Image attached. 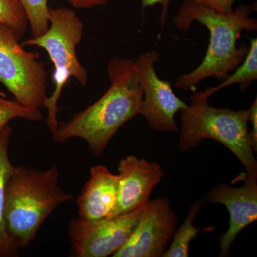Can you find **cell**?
<instances>
[{
    "label": "cell",
    "instance_id": "1",
    "mask_svg": "<svg viewBox=\"0 0 257 257\" xmlns=\"http://www.w3.org/2000/svg\"><path fill=\"white\" fill-rule=\"evenodd\" d=\"M110 86L92 105L59 122L52 135L55 143H66L80 138L88 144L94 157L101 155L121 126L140 114L143 91L135 60L115 57L109 62Z\"/></svg>",
    "mask_w": 257,
    "mask_h": 257
},
{
    "label": "cell",
    "instance_id": "2",
    "mask_svg": "<svg viewBox=\"0 0 257 257\" xmlns=\"http://www.w3.org/2000/svg\"><path fill=\"white\" fill-rule=\"evenodd\" d=\"M254 7L242 5L229 14H220L192 0H185L174 19L177 30L185 32L194 22L207 28L209 45L200 64L188 73L177 77L175 87L183 91L192 90L204 79L216 77L224 80L242 63L248 51L243 44L237 47L241 32L257 30V20L251 17Z\"/></svg>",
    "mask_w": 257,
    "mask_h": 257
},
{
    "label": "cell",
    "instance_id": "3",
    "mask_svg": "<svg viewBox=\"0 0 257 257\" xmlns=\"http://www.w3.org/2000/svg\"><path fill=\"white\" fill-rule=\"evenodd\" d=\"M73 199L60 187L58 167L38 170L14 166L5 184L4 219L18 248H28L50 214Z\"/></svg>",
    "mask_w": 257,
    "mask_h": 257
},
{
    "label": "cell",
    "instance_id": "4",
    "mask_svg": "<svg viewBox=\"0 0 257 257\" xmlns=\"http://www.w3.org/2000/svg\"><path fill=\"white\" fill-rule=\"evenodd\" d=\"M190 104L180 111L179 150L187 152L206 139L221 143L239 159L248 175L257 177V161L249 140L247 110L209 105L207 99L191 96Z\"/></svg>",
    "mask_w": 257,
    "mask_h": 257
},
{
    "label": "cell",
    "instance_id": "5",
    "mask_svg": "<svg viewBox=\"0 0 257 257\" xmlns=\"http://www.w3.org/2000/svg\"><path fill=\"white\" fill-rule=\"evenodd\" d=\"M50 28L43 35L32 37L22 43L23 46H36L44 49L54 65L55 89L47 96L43 107L47 109L46 124L53 135L58 127V102L62 90L69 79L74 77L85 87L88 83V72L79 62L77 47L82 42L84 24L75 12L66 8L49 10Z\"/></svg>",
    "mask_w": 257,
    "mask_h": 257
},
{
    "label": "cell",
    "instance_id": "6",
    "mask_svg": "<svg viewBox=\"0 0 257 257\" xmlns=\"http://www.w3.org/2000/svg\"><path fill=\"white\" fill-rule=\"evenodd\" d=\"M14 32L0 23V82L15 99L29 107L40 108L47 97V75L37 52L20 44Z\"/></svg>",
    "mask_w": 257,
    "mask_h": 257
},
{
    "label": "cell",
    "instance_id": "7",
    "mask_svg": "<svg viewBox=\"0 0 257 257\" xmlns=\"http://www.w3.org/2000/svg\"><path fill=\"white\" fill-rule=\"evenodd\" d=\"M146 207L106 219H72L69 226L70 256H113L133 234Z\"/></svg>",
    "mask_w": 257,
    "mask_h": 257
},
{
    "label": "cell",
    "instance_id": "8",
    "mask_svg": "<svg viewBox=\"0 0 257 257\" xmlns=\"http://www.w3.org/2000/svg\"><path fill=\"white\" fill-rule=\"evenodd\" d=\"M160 60L156 50L145 52L135 59L143 91L140 114L145 116L155 131L171 133L179 130L175 115L188 104L179 99L172 89V83L161 79L155 70Z\"/></svg>",
    "mask_w": 257,
    "mask_h": 257
},
{
    "label": "cell",
    "instance_id": "9",
    "mask_svg": "<svg viewBox=\"0 0 257 257\" xmlns=\"http://www.w3.org/2000/svg\"><path fill=\"white\" fill-rule=\"evenodd\" d=\"M177 224V215L167 197L150 201L133 234L113 257L162 256Z\"/></svg>",
    "mask_w": 257,
    "mask_h": 257
},
{
    "label": "cell",
    "instance_id": "10",
    "mask_svg": "<svg viewBox=\"0 0 257 257\" xmlns=\"http://www.w3.org/2000/svg\"><path fill=\"white\" fill-rule=\"evenodd\" d=\"M257 177L245 173L236 177L244 182L241 187L221 184L213 187L206 196V202L224 204L229 212V229L219 237V256L229 255L230 248L239 233L257 219Z\"/></svg>",
    "mask_w": 257,
    "mask_h": 257
},
{
    "label": "cell",
    "instance_id": "11",
    "mask_svg": "<svg viewBox=\"0 0 257 257\" xmlns=\"http://www.w3.org/2000/svg\"><path fill=\"white\" fill-rule=\"evenodd\" d=\"M117 204L112 217L146 207L154 188L165 175L157 162L130 155L120 160Z\"/></svg>",
    "mask_w": 257,
    "mask_h": 257
},
{
    "label": "cell",
    "instance_id": "12",
    "mask_svg": "<svg viewBox=\"0 0 257 257\" xmlns=\"http://www.w3.org/2000/svg\"><path fill=\"white\" fill-rule=\"evenodd\" d=\"M119 176L107 167L94 166L77 199L79 217L101 219L112 217L117 204Z\"/></svg>",
    "mask_w": 257,
    "mask_h": 257
},
{
    "label": "cell",
    "instance_id": "13",
    "mask_svg": "<svg viewBox=\"0 0 257 257\" xmlns=\"http://www.w3.org/2000/svg\"><path fill=\"white\" fill-rule=\"evenodd\" d=\"M12 135L13 128L10 124L7 125L0 133V257H18L20 250L10 236L4 219L5 184L14 167L9 155Z\"/></svg>",
    "mask_w": 257,
    "mask_h": 257
},
{
    "label": "cell",
    "instance_id": "14",
    "mask_svg": "<svg viewBox=\"0 0 257 257\" xmlns=\"http://www.w3.org/2000/svg\"><path fill=\"white\" fill-rule=\"evenodd\" d=\"M256 79L257 39L255 37L251 39L247 54L242 63L233 71L232 74L230 73L219 85L208 88L202 92H194L192 96L208 100L214 93L235 84H239L241 92H245Z\"/></svg>",
    "mask_w": 257,
    "mask_h": 257
},
{
    "label": "cell",
    "instance_id": "15",
    "mask_svg": "<svg viewBox=\"0 0 257 257\" xmlns=\"http://www.w3.org/2000/svg\"><path fill=\"white\" fill-rule=\"evenodd\" d=\"M202 207V202L196 201L193 203L188 215L183 224L175 231L173 241L169 248L166 250L162 256L164 257H187L189 256V243L201 231H211L214 227H207L204 229H198L193 225L194 217L198 211Z\"/></svg>",
    "mask_w": 257,
    "mask_h": 257
},
{
    "label": "cell",
    "instance_id": "16",
    "mask_svg": "<svg viewBox=\"0 0 257 257\" xmlns=\"http://www.w3.org/2000/svg\"><path fill=\"white\" fill-rule=\"evenodd\" d=\"M6 94L0 91V133L9 124L11 120L23 119L31 121L43 120V115L40 108L29 107L18 101L8 100Z\"/></svg>",
    "mask_w": 257,
    "mask_h": 257
},
{
    "label": "cell",
    "instance_id": "17",
    "mask_svg": "<svg viewBox=\"0 0 257 257\" xmlns=\"http://www.w3.org/2000/svg\"><path fill=\"white\" fill-rule=\"evenodd\" d=\"M23 7L32 37L42 36L50 28L48 0H17Z\"/></svg>",
    "mask_w": 257,
    "mask_h": 257
},
{
    "label": "cell",
    "instance_id": "18",
    "mask_svg": "<svg viewBox=\"0 0 257 257\" xmlns=\"http://www.w3.org/2000/svg\"><path fill=\"white\" fill-rule=\"evenodd\" d=\"M0 23L9 27L20 40L29 25L26 13L17 0H0Z\"/></svg>",
    "mask_w": 257,
    "mask_h": 257
},
{
    "label": "cell",
    "instance_id": "19",
    "mask_svg": "<svg viewBox=\"0 0 257 257\" xmlns=\"http://www.w3.org/2000/svg\"><path fill=\"white\" fill-rule=\"evenodd\" d=\"M200 3L220 14H229L234 11L236 0H192Z\"/></svg>",
    "mask_w": 257,
    "mask_h": 257
},
{
    "label": "cell",
    "instance_id": "20",
    "mask_svg": "<svg viewBox=\"0 0 257 257\" xmlns=\"http://www.w3.org/2000/svg\"><path fill=\"white\" fill-rule=\"evenodd\" d=\"M248 121H251L252 124V130L249 133V140L251 148L253 152H257V99L255 98L254 101L247 109Z\"/></svg>",
    "mask_w": 257,
    "mask_h": 257
},
{
    "label": "cell",
    "instance_id": "21",
    "mask_svg": "<svg viewBox=\"0 0 257 257\" xmlns=\"http://www.w3.org/2000/svg\"><path fill=\"white\" fill-rule=\"evenodd\" d=\"M172 1V0H141V3L143 11L149 7H153L156 5H160L161 9H162L160 15V22L161 26L162 28L165 26L167 13H168L169 10H170Z\"/></svg>",
    "mask_w": 257,
    "mask_h": 257
},
{
    "label": "cell",
    "instance_id": "22",
    "mask_svg": "<svg viewBox=\"0 0 257 257\" xmlns=\"http://www.w3.org/2000/svg\"><path fill=\"white\" fill-rule=\"evenodd\" d=\"M69 5L77 9H92L96 7L104 6L109 0H67Z\"/></svg>",
    "mask_w": 257,
    "mask_h": 257
}]
</instances>
